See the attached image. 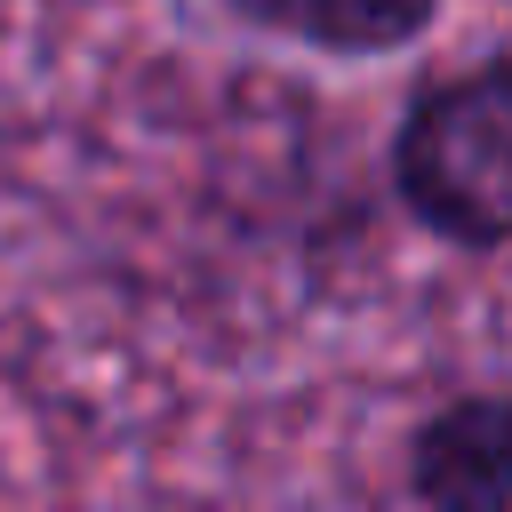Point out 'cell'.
I'll return each mask as SVG.
<instances>
[{
    "label": "cell",
    "instance_id": "cell-1",
    "mask_svg": "<svg viewBox=\"0 0 512 512\" xmlns=\"http://www.w3.org/2000/svg\"><path fill=\"white\" fill-rule=\"evenodd\" d=\"M384 192L456 256L512 248V48L408 88L384 136Z\"/></svg>",
    "mask_w": 512,
    "mask_h": 512
},
{
    "label": "cell",
    "instance_id": "cell-2",
    "mask_svg": "<svg viewBox=\"0 0 512 512\" xmlns=\"http://www.w3.org/2000/svg\"><path fill=\"white\" fill-rule=\"evenodd\" d=\"M400 488L416 512H512V384L432 400L400 440Z\"/></svg>",
    "mask_w": 512,
    "mask_h": 512
},
{
    "label": "cell",
    "instance_id": "cell-3",
    "mask_svg": "<svg viewBox=\"0 0 512 512\" xmlns=\"http://www.w3.org/2000/svg\"><path fill=\"white\" fill-rule=\"evenodd\" d=\"M224 16L328 64H384V56L424 48L448 0H224Z\"/></svg>",
    "mask_w": 512,
    "mask_h": 512
}]
</instances>
